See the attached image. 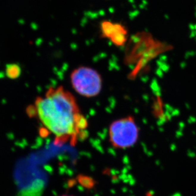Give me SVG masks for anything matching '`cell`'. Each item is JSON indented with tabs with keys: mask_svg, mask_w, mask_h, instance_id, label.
<instances>
[{
	"mask_svg": "<svg viewBox=\"0 0 196 196\" xmlns=\"http://www.w3.org/2000/svg\"><path fill=\"white\" fill-rule=\"evenodd\" d=\"M6 75L10 79H16L20 76L21 74V68L17 64H9L7 66Z\"/></svg>",
	"mask_w": 196,
	"mask_h": 196,
	"instance_id": "5b68a950",
	"label": "cell"
},
{
	"mask_svg": "<svg viewBox=\"0 0 196 196\" xmlns=\"http://www.w3.org/2000/svg\"><path fill=\"white\" fill-rule=\"evenodd\" d=\"M147 196H152V195L151 193H150V192H149V193H148V194H147Z\"/></svg>",
	"mask_w": 196,
	"mask_h": 196,
	"instance_id": "8992f818",
	"label": "cell"
},
{
	"mask_svg": "<svg viewBox=\"0 0 196 196\" xmlns=\"http://www.w3.org/2000/svg\"><path fill=\"white\" fill-rule=\"evenodd\" d=\"M100 30L102 38H107L117 47H123L127 41V29L120 22L103 21L100 22Z\"/></svg>",
	"mask_w": 196,
	"mask_h": 196,
	"instance_id": "277c9868",
	"label": "cell"
},
{
	"mask_svg": "<svg viewBox=\"0 0 196 196\" xmlns=\"http://www.w3.org/2000/svg\"><path fill=\"white\" fill-rule=\"evenodd\" d=\"M60 196H73V195H60Z\"/></svg>",
	"mask_w": 196,
	"mask_h": 196,
	"instance_id": "52a82bcc",
	"label": "cell"
},
{
	"mask_svg": "<svg viewBox=\"0 0 196 196\" xmlns=\"http://www.w3.org/2000/svg\"><path fill=\"white\" fill-rule=\"evenodd\" d=\"M70 78L73 89L83 97L93 98L101 92L102 76L93 68L80 66L72 71Z\"/></svg>",
	"mask_w": 196,
	"mask_h": 196,
	"instance_id": "3957f363",
	"label": "cell"
},
{
	"mask_svg": "<svg viewBox=\"0 0 196 196\" xmlns=\"http://www.w3.org/2000/svg\"><path fill=\"white\" fill-rule=\"evenodd\" d=\"M139 138V128L132 116L112 122L109 128V140L117 149H126L135 145Z\"/></svg>",
	"mask_w": 196,
	"mask_h": 196,
	"instance_id": "7a4b0ae2",
	"label": "cell"
},
{
	"mask_svg": "<svg viewBox=\"0 0 196 196\" xmlns=\"http://www.w3.org/2000/svg\"><path fill=\"white\" fill-rule=\"evenodd\" d=\"M41 124L55 136L56 144L74 145L88 136L87 119L81 113L74 95L62 86L50 87L34 106Z\"/></svg>",
	"mask_w": 196,
	"mask_h": 196,
	"instance_id": "6da1fadb",
	"label": "cell"
}]
</instances>
